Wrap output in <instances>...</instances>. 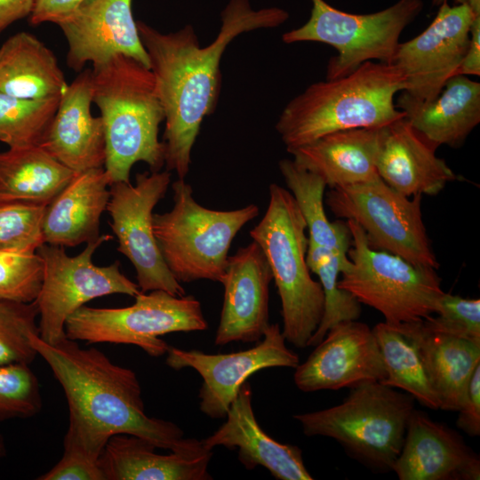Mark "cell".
Segmentation results:
<instances>
[{"label": "cell", "instance_id": "1", "mask_svg": "<svg viewBox=\"0 0 480 480\" xmlns=\"http://www.w3.org/2000/svg\"><path fill=\"white\" fill-rule=\"evenodd\" d=\"M288 17L280 8L253 10L249 0H230L221 13L219 34L204 47L191 25L162 33L137 21L164 113L167 171H174L184 180L189 171L202 122L213 112L219 99L220 63L228 44L242 33L278 27Z\"/></svg>", "mask_w": 480, "mask_h": 480}, {"label": "cell", "instance_id": "2", "mask_svg": "<svg viewBox=\"0 0 480 480\" xmlns=\"http://www.w3.org/2000/svg\"><path fill=\"white\" fill-rule=\"evenodd\" d=\"M30 340L67 399L69 423L64 446L76 448L99 460L112 436L126 434L171 452L207 450L201 440L184 438L182 429L173 422L146 414L140 384L132 370L67 337L51 344L32 334Z\"/></svg>", "mask_w": 480, "mask_h": 480}, {"label": "cell", "instance_id": "3", "mask_svg": "<svg viewBox=\"0 0 480 480\" xmlns=\"http://www.w3.org/2000/svg\"><path fill=\"white\" fill-rule=\"evenodd\" d=\"M92 68V102L103 122L104 169L110 185L129 183L132 167L138 162L146 163L150 172L161 171L164 145L158 132L164 113L151 69L124 54Z\"/></svg>", "mask_w": 480, "mask_h": 480}, {"label": "cell", "instance_id": "4", "mask_svg": "<svg viewBox=\"0 0 480 480\" xmlns=\"http://www.w3.org/2000/svg\"><path fill=\"white\" fill-rule=\"evenodd\" d=\"M404 89L395 65L366 61L347 76L309 85L284 107L276 129L288 150L339 131L380 128L405 117L394 102Z\"/></svg>", "mask_w": 480, "mask_h": 480}, {"label": "cell", "instance_id": "5", "mask_svg": "<svg viewBox=\"0 0 480 480\" xmlns=\"http://www.w3.org/2000/svg\"><path fill=\"white\" fill-rule=\"evenodd\" d=\"M306 229L304 217L290 191L270 184L268 208L250 236L264 252L277 288L282 333L298 348L308 347L324 307L321 284L311 277L306 261Z\"/></svg>", "mask_w": 480, "mask_h": 480}, {"label": "cell", "instance_id": "6", "mask_svg": "<svg viewBox=\"0 0 480 480\" xmlns=\"http://www.w3.org/2000/svg\"><path fill=\"white\" fill-rule=\"evenodd\" d=\"M415 399L380 381L351 388L332 407L293 415L308 436L334 439L351 458L376 472L392 471Z\"/></svg>", "mask_w": 480, "mask_h": 480}, {"label": "cell", "instance_id": "7", "mask_svg": "<svg viewBox=\"0 0 480 480\" xmlns=\"http://www.w3.org/2000/svg\"><path fill=\"white\" fill-rule=\"evenodd\" d=\"M173 207L154 213V234L162 256L180 283L207 279L221 284L228 251L238 231L256 218L259 207L218 211L202 206L184 179L172 184Z\"/></svg>", "mask_w": 480, "mask_h": 480}, {"label": "cell", "instance_id": "8", "mask_svg": "<svg viewBox=\"0 0 480 480\" xmlns=\"http://www.w3.org/2000/svg\"><path fill=\"white\" fill-rule=\"evenodd\" d=\"M346 223L352 236L348 251L350 262L340 273L338 286L379 311L392 326L434 315L444 292L436 269L372 248L356 222L347 220Z\"/></svg>", "mask_w": 480, "mask_h": 480}, {"label": "cell", "instance_id": "9", "mask_svg": "<svg viewBox=\"0 0 480 480\" xmlns=\"http://www.w3.org/2000/svg\"><path fill=\"white\" fill-rule=\"evenodd\" d=\"M134 298L135 302L125 308L81 307L67 319L66 337L88 343L135 345L158 357L170 348L160 336L208 328L201 303L192 295L155 290Z\"/></svg>", "mask_w": 480, "mask_h": 480}, {"label": "cell", "instance_id": "10", "mask_svg": "<svg viewBox=\"0 0 480 480\" xmlns=\"http://www.w3.org/2000/svg\"><path fill=\"white\" fill-rule=\"evenodd\" d=\"M311 14L301 27L283 35L286 44L319 42L336 49L327 66L326 79L347 76L366 61L390 64L403 30L421 12V0H399L367 14L338 10L324 0H310Z\"/></svg>", "mask_w": 480, "mask_h": 480}, {"label": "cell", "instance_id": "11", "mask_svg": "<svg viewBox=\"0 0 480 480\" xmlns=\"http://www.w3.org/2000/svg\"><path fill=\"white\" fill-rule=\"evenodd\" d=\"M422 195L397 192L380 177L331 188L326 204L339 219L356 222L369 244L418 266L437 269L439 263L422 220Z\"/></svg>", "mask_w": 480, "mask_h": 480}, {"label": "cell", "instance_id": "12", "mask_svg": "<svg viewBox=\"0 0 480 480\" xmlns=\"http://www.w3.org/2000/svg\"><path fill=\"white\" fill-rule=\"evenodd\" d=\"M110 235H100L86 244L76 256H68L65 248L42 244L36 249L44 260L43 283L35 302L39 311V337L54 344L66 337L67 319L88 301L109 294L132 297L140 291L120 270L118 260L108 266H96L92 256Z\"/></svg>", "mask_w": 480, "mask_h": 480}, {"label": "cell", "instance_id": "13", "mask_svg": "<svg viewBox=\"0 0 480 480\" xmlns=\"http://www.w3.org/2000/svg\"><path fill=\"white\" fill-rule=\"evenodd\" d=\"M170 183L167 170L137 173L134 185L112 183L106 211L111 218L109 225L117 240V251L134 267L140 291L162 290L184 296V288L162 256L153 228V210L164 197Z\"/></svg>", "mask_w": 480, "mask_h": 480}, {"label": "cell", "instance_id": "14", "mask_svg": "<svg viewBox=\"0 0 480 480\" xmlns=\"http://www.w3.org/2000/svg\"><path fill=\"white\" fill-rule=\"evenodd\" d=\"M278 324H269L256 346L228 354H206L170 347L166 364L173 370L192 368L203 379L199 408L212 418L226 417L244 382L254 372L270 367L296 368L298 355L288 348Z\"/></svg>", "mask_w": 480, "mask_h": 480}, {"label": "cell", "instance_id": "15", "mask_svg": "<svg viewBox=\"0 0 480 480\" xmlns=\"http://www.w3.org/2000/svg\"><path fill=\"white\" fill-rule=\"evenodd\" d=\"M475 14L466 4L439 6L428 27L414 38L399 43L390 64L404 75L412 99L428 102L436 99L449 78L455 76L469 45Z\"/></svg>", "mask_w": 480, "mask_h": 480}, {"label": "cell", "instance_id": "16", "mask_svg": "<svg viewBox=\"0 0 480 480\" xmlns=\"http://www.w3.org/2000/svg\"><path fill=\"white\" fill-rule=\"evenodd\" d=\"M315 347L295 368L294 383L303 392L351 388L386 378L380 346L364 323L340 322Z\"/></svg>", "mask_w": 480, "mask_h": 480}, {"label": "cell", "instance_id": "17", "mask_svg": "<svg viewBox=\"0 0 480 480\" xmlns=\"http://www.w3.org/2000/svg\"><path fill=\"white\" fill-rule=\"evenodd\" d=\"M132 0H84L58 24L68 50L67 65L81 72L87 62L96 64L116 54L135 59L150 68L132 11Z\"/></svg>", "mask_w": 480, "mask_h": 480}, {"label": "cell", "instance_id": "18", "mask_svg": "<svg viewBox=\"0 0 480 480\" xmlns=\"http://www.w3.org/2000/svg\"><path fill=\"white\" fill-rule=\"evenodd\" d=\"M273 276L260 245L252 241L228 256L221 284L223 305L214 343L258 342L269 324Z\"/></svg>", "mask_w": 480, "mask_h": 480}, {"label": "cell", "instance_id": "19", "mask_svg": "<svg viewBox=\"0 0 480 480\" xmlns=\"http://www.w3.org/2000/svg\"><path fill=\"white\" fill-rule=\"evenodd\" d=\"M400 480H479V456L446 425L414 410L393 469Z\"/></svg>", "mask_w": 480, "mask_h": 480}, {"label": "cell", "instance_id": "20", "mask_svg": "<svg viewBox=\"0 0 480 480\" xmlns=\"http://www.w3.org/2000/svg\"><path fill=\"white\" fill-rule=\"evenodd\" d=\"M92 71L84 69L61 94L57 111L40 144L75 173L105 165L103 122L100 116L92 115Z\"/></svg>", "mask_w": 480, "mask_h": 480}, {"label": "cell", "instance_id": "21", "mask_svg": "<svg viewBox=\"0 0 480 480\" xmlns=\"http://www.w3.org/2000/svg\"><path fill=\"white\" fill-rule=\"evenodd\" d=\"M405 117L380 128L376 169L380 178L402 195L435 196L459 179Z\"/></svg>", "mask_w": 480, "mask_h": 480}, {"label": "cell", "instance_id": "22", "mask_svg": "<svg viewBox=\"0 0 480 480\" xmlns=\"http://www.w3.org/2000/svg\"><path fill=\"white\" fill-rule=\"evenodd\" d=\"M212 450L224 446L238 450V460L246 469L262 466L279 480H312L304 465L301 450L270 437L259 425L252 405V389L245 381L231 403L226 421L211 436L201 440Z\"/></svg>", "mask_w": 480, "mask_h": 480}, {"label": "cell", "instance_id": "23", "mask_svg": "<svg viewBox=\"0 0 480 480\" xmlns=\"http://www.w3.org/2000/svg\"><path fill=\"white\" fill-rule=\"evenodd\" d=\"M109 187L104 167L76 173L45 207L44 243L66 248L97 239L100 236V217L110 197Z\"/></svg>", "mask_w": 480, "mask_h": 480}, {"label": "cell", "instance_id": "24", "mask_svg": "<svg viewBox=\"0 0 480 480\" xmlns=\"http://www.w3.org/2000/svg\"><path fill=\"white\" fill-rule=\"evenodd\" d=\"M396 107L434 147L458 148L480 122V84L467 76L455 75L433 100L417 101L403 92Z\"/></svg>", "mask_w": 480, "mask_h": 480}, {"label": "cell", "instance_id": "25", "mask_svg": "<svg viewBox=\"0 0 480 480\" xmlns=\"http://www.w3.org/2000/svg\"><path fill=\"white\" fill-rule=\"evenodd\" d=\"M392 327L416 346L437 396L439 409L457 412L468 381L480 364V343L436 332L424 320Z\"/></svg>", "mask_w": 480, "mask_h": 480}, {"label": "cell", "instance_id": "26", "mask_svg": "<svg viewBox=\"0 0 480 480\" xmlns=\"http://www.w3.org/2000/svg\"><path fill=\"white\" fill-rule=\"evenodd\" d=\"M380 128L339 131L287 151L298 166L322 177L330 188L366 182L380 177Z\"/></svg>", "mask_w": 480, "mask_h": 480}, {"label": "cell", "instance_id": "27", "mask_svg": "<svg viewBox=\"0 0 480 480\" xmlns=\"http://www.w3.org/2000/svg\"><path fill=\"white\" fill-rule=\"evenodd\" d=\"M143 438L117 434L107 442L99 459L104 480H210L212 450L156 452Z\"/></svg>", "mask_w": 480, "mask_h": 480}, {"label": "cell", "instance_id": "28", "mask_svg": "<svg viewBox=\"0 0 480 480\" xmlns=\"http://www.w3.org/2000/svg\"><path fill=\"white\" fill-rule=\"evenodd\" d=\"M55 54L36 36L21 31L0 46V92L22 99L60 97L67 89Z\"/></svg>", "mask_w": 480, "mask_h": 480}, {"label": "cell", "instance_id": "29", "mask_svg": "<svg viewBox=\"0 0 480 480\" xmlns=\"http://www.w3.org/2000/svg\"><path fill=\"white\" fill-rule=\"evenodd\" d=\"M75 172L40 146L0 152V202L48 205Z\"/></svg>", "mask_w": 480, "mask_h": 480}, {"label": "cell", "instance_id": "30", "mask_svg": "<svg viewBox=\"0 0 480 480\" xmlns=\"http://www.w3.org/2000/svg\"><path fill=\"white\" fill-rule=\"evenodd\" d=\"M279 170L308 229V243L336 249L348 254L352 236L346 222L329 221L324 207L326 183L319 175L282 159Z\"/></svg>", "mask_w": 480, "mask_h": 480}, {"label": "cell", "instance_id": "31", "mask_svg": "<svg viewBox=\"0 0 480 480\" xmlns=\"http://www.w3.org/2000/svg\"><path fill=\"white\" fill-rule=\"evenodd\" d=\"M372 331L386 369V378L380 382L408 393L425 407L438 410L437 396L413 342L385 322Z\"/></svg>", "mask_w": 480, "mask_h": 480}, {"label": "cell", "instance_id": "32", "mask_svg": "<svg viewBox=\"0 0 480 480\" xmlns=\"http://www.w3.org/2000/svg\"><path fill=\"white\" fill-rule=\"evenodd\" d=\"M306 261L309 270L318 276L324 296L321 322L308 344L315 347L333 325L357 320L362 308L349 292L338 286L339 275L350 262L346 252L308 243Z\"/></svg>", "mask_w": 480, "mask_h": 480}, {"label": "cell", "instance_id": "33", "mask_svg": "<svg viewBox=\"0 0 480 480\" xmlns=\"http://www.w3.org/2000/svg\"><path fill=\"white\" fill-rule=\"evenodd\" d=\"M60 98L22 99L0 92V141L12 148L40 146Z\"/></svg>", "mask_w": 480, "mask_h": 480}, {"label": "cell", "instance_id": "34", "mask_svg": "<svg viewBox=\"0 0 480 480\" xmlns=\"http://www.w3.org/2000/svg\"><path fill=\"white\" fill-rule=\"evenodd\" d=\"M35 301L0 300V365L31 364L37 356L30 336L39 335Z\"/></svg>", "mask_w": 480, "mask_h": 480}, {"label": "cell", "instance_id": "35", "mask_svg": "<svg viewBox=\"0 0 480 480\" xmlns=\"http://www.w3.org/2000/svg\"><path fill=\"white\" fill-rule=\"evenodd\" d=\"M44 277V260L36 249L0 250V300L33 302Z\"/></svg>", "mask_w": 480, "mask_h": 480}, {"label": "cell", "instance_id": "36", "mask_svg": "<svg viewBox=\"0 0 480 480\" xmlns=\"http://www.w3.org/2000/svg\"><path fill=\"white\" fill-rule=\"evenodd\" d=\"M41 408L40 385L29 364L0 365V420L30 418Z\"/></svg>", "mask_w": 480, "mask_h": 480}, {"label": "cell", "instance_id": "37", "mask_svg": "<svg viewBox=\"0 0 480 480\" xmlns=\"http://www.w3.org/2000/svg\"><path fill=\"white\" fill-rule=\"evenodd\" d=\"M45 205L0 202V250L37 249L44 244Z\"/></svg>", "mask_w": 480, "mask_h": 480}, {"label": "cell", "instance_id": "38", "mask_svg": "<svg viewBox=\"0 0 480 480\" xmlns=\"http://www.w3.org/2000/svg\"><path fill=\"white\" fill-rule=\"evenodd\" d=\"M423 319L432 330L480 343V300L444 292L436 313Z\"/></svg>", "mask_w": 480, "mask_h": 480}, {"label": "cell", "instance_id": "39", "mask_svg": "<svg viewBox=\"0 0 480 480\" xmlns=\"http://www.w3.org/2000/svg\"><path fill=\"white\" fill-rule=\"evenodd\" d=\"M38 480H104L99 460L84 452L64 446V452L58 463Z\"/></svg>", "mask_w": 480, "mask_h": 480}, {"label": "cell", "instance_id": "40", "mask_svg": "<svg viewBox=\"0 0 480 480\" xmlns=\"http://www.w3.org/2000/svg\"><path fill=\"white\" fill-rule=\"evenodd\" d=\"M456 426L469 436L480 435V364L475 369L460 404Z\"/></svg>", "mask_w": 480, "mask_h": 480}, {"label": "cell", "instance_id": "41", "mask_svg": "<svg viewBox=\"0 0 480 480\" xmlns=\"http://www.w3.org/2000/svg\"><path fill=\"white\" fill-rule=\"evenodd\" d=\"M84 0H35L28 17L33 26L44 22L56 25L69 18Z\"/></svg>", "mask_w": 480, "mask_h": 480}, {"label": "cell", "instance_id": "42", "mask_svg": "<svg viewBox=\"0 0 480 480\" xmlns=\"http://www.w3.org/2000/svg\"><path fill=\"white\" fill-rule=\"evenodd\" d=\"M35 0H0V33L17 20L29 17Z\"/></svg>", "mask_w": 480, "mask_h": 480}, {"label": "cell", "instance_id": "43", "mask_svg": "<svg viewBox=\"0 0 480 480\" xmlns=\"http://www.w3.org/2000/svg\"><path fill=\"white\" fill-rule=\"evenodd\" d=\"M455 4L468 5L475 14H480V0H454Z\"/></svg>", "mask_w": 480, "mask_h": 480}, {"label": "cell", "instance_id": "44", "mask_svg": "<svg viewBox=\"0 0 480 480\" xmlns=\"http://www.w3.org/2000/svg\"><path fill=\"white\" fill-rule=\"evenodd\" d=\"M6 453V448L4 444V441L0 434V458L4 457Z\"/></svg>", "mask_w": 480, "mask_h": 480}, {"label": "cell", "instance_id": "45", "mask_svg": "<svg viewBox=\"0 0 480 480\" xmlns=\"http://www.w3.org/2000/svg\"><path fill=\"white\" fill-rule=\"evenodd\" d=\"M447 2V0H432V4L434 6H440L444 3Z\"/></svg>", "mask_w": 480, "mask_h": 480}]
</instances>
